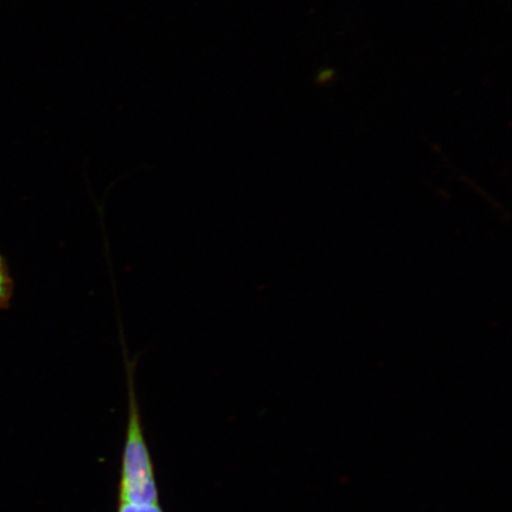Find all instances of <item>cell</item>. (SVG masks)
<instances>
[{"label": "cell", "mask_w": 512, "mask_h": 512, "mask_svg": "<svg viewBox=\"0 0 512 512\" xmlns=\"http://www.w3.org/2000/svg\"><path fill=\"white\" fill-rule=\"evenodd\" d=\"M120 338L125 351L128 413L123 458H121L119 502L159 504L155 465H153L150 448L145 438L136 382H134L137 361L127 357L123 332H120Z\"/></svg>", "instance_id": "6da1fadb"}, {"label": "cell", "mask_w": 512, "mask_h": 512, "mask_svg": "<svg viewBox=\"0 0 512 512\" xmlns=\"http://www.w3.org/2000/svg\"><path fill=\"white\" fill-rule=\"evenodd\" d=\"M117 512H165L160 504H131L119 502Z\"/></svg>", "instance_id": "3957f363"}, {"label": "cell", "mask_w": 512, "mask_h": 512, "mask_svg": "<svg viewBox=\"0 0 512 512\" xmlns=\"http://www.w3.org/2000/svg\"><path fill=\"white\" fill-rule=\"evenodd\" d=\"M14 296V280H12L8 264L0 255V307H8Z\"/></svg>", "instance_id": "7a4b0ae2"}]
</instances>
